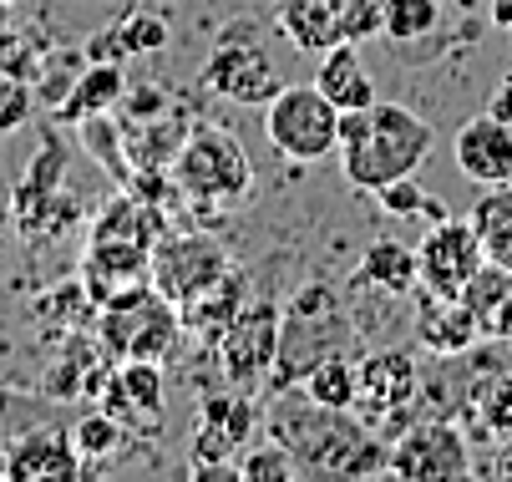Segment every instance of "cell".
Masks as SVG:
<instances>
[{
  "label": "cell",
  "mask_w": 512,
  "mask_h": 482,
  "mask_svg": "<svg viewBox=\"0 0 512 482\" xmlns=\"http://www.w3.org/2000/svg\"><path fill=\"white\" fill-rule=\"evenodd\" d=\"M472 229H477L487 259L512 269V183H497L472 203Z\"/></svg>",
  "instance_id": "cell-22"
},
{
  "label": "cell",
  "mask_w": 512,
  "mask_h": 482,
  "mask_svg": "<svg viewBox=\"0 0 512 482\" xmlns=\"http://www.w3.org/2000/svg\"><path fill=\"white\" fill-rule=\"evenodd\" d=\"M386 31V0H350L345 11V41H371Z\"/></svg>",
  "instance_id": "cell-33"
},
{
  "label": "cell",
  "mask_w": 512,
  "mask_h": 482,
  "mask_svg": "<svg viewBox=\"0 0 512 482\" xmlns=\"http://www.w3.org/2000/svg\"><path fill=\"white\" fill-rule=\"evenodd\" d=\"M487 112H492V117H502V122H512V77H502V87L492 92Z\"/></svg>",
  "instance_id": "cell-36"
},
{
  "label": "cell",
  "mask_w": 512,
  "mask_h": 482,
  "mask_svg": "<svg viewBox=\"0 0 512 482\" xmlns=\"http://www.w3.org/2000/svg\"><path fill=\"white\" fill-rule=\"evenodd\" d=\"M0 6H11V0H0Z\"/></svg>",
  "instance_id": "cell-39"
},
{
  "label": "cell",
  "mask_w": 512,
  "mask_h": 482,
  "mask_svg": "<svg viewBox=\"0 0 512 482\" xmlns=\"http://www.w3.org/2000/svg\"><path fill=\"white\" fill-rule=\"evenodd\" d=\"M224 269H234V259L213 234H173V229L153 244V264H148L153 290L168 295L173 305H183L198 290H208Z\"/></svg>",
  "instance_id": "cell-10"
},
{
  "label": "cell",
  "mask_w": 512,
  "mask_h": 482,
  "mask_svg": "<svg viewBox=\"0 0 512 482\" xmlns=\"http://www.w3.org/2000/svg\"><path fill=\"white\" fill-rule=\"evenodd\" d=\"M36 112V92L21 72H11V66H0V137L6 132H21Z\"/></svg>",
  "instance_id": "cell-29"
},
{
  "label": "cell",
  "mask_w": 512,
  "mask_h": 482,
  "mask_svg": "<svg viewBox=\"0 0 512 482\" xmlns=\"http://www.w3.org/2000/svg\"><path fill=\"white\" fill-rule=\"evenodd\" d=\"M127 102V112L137 117V122H148V117H163L168 112V97H163V87H137L132 97H122Z\"/></svg>",
  "instance_id": "cell-34"
},
{
  "label": "cell",
  "mask_w": 512,
  "mask_h": 482,
  "mask_svg": "<svg viewBox=\"0 0 512 482\" xmlns=\"http://www.w3.org/2000/svg\"><path fill=\"white\" fill-rule=\"evenodd\" d=\"M467 401L477 406V422H482V432H487V437H497V442H507V437H512V371L472 376Z\"/></svg>",
  "instance_id": "cell-23"
},
{
  "label": "cell",
  "mask_w": 512,
  "mask_h": 482,
  "mask_svg": "<svg viewBox=\"0 0 512 482\" xmlns=\"http://www.w3.org/2000/svg\"><path fill=\"white\" fill-rule=\"evenodd\" d=\"M492 21H497L502 31H512V0H492Z\"/></svg>",
  "instance_id": "cell-37"
},
{
  "label": "cell",
  "mask_w": 512,
  "mask_h": 482,
  "mask_svg": "<svg viewBox=\"0 0 512 482\" xmlns=\"http://www.w3.org/2000/svg\"><path fill=\"white\" fill-rule=\"evenodd\" d=\"M300 391L310 396V401H320V406H335V411H355V396H360V376H355V366H350V356H330V361H320L305 381H300Z\"/></svg>",
  "instance_id": "cell-24"
},
{
  "label": "cell",
  "mask_w": 512,
  "mask_h": 482,
  "mask_svg": "<svg viewBox=\"0 0 512 482\" xmlns=\"http://www.w3.org/2000/svg\"><path fill=\"white\" fill-rule=\"evenodd\" d=\"M442 26V6L436 0H386V31L391 41H426Z\"/></svg>",
  "instance_id": "cell-27"
},
{
  "label": "cell",
  "mask_w": 512,
  "mask_h": 482,
  "mask_svg": "<svg viewBox=\"0 0 512 482\" xmlns=\"http://www.w3.org/2000/svg\"><path fill=\"white\" fill-rule=\"evenodd\" d=\"M416 264H421V290L462 295L467 280L487 264V249H482L472 219H436V229L416 249Z\"/></svg>",
  "instance_id": "cell-12"
},
{
  "label": "cell",
  "mask_w": 512,
  "mask_h": 482,
  "mask_svg": "<svg viewBox=\"0 0 512 482\" xmlns=\"http://www.w3.org/2000/svg\"><path fill=\"white\" fill-rule=\"evenodd\" d=\"M173 178L183 188V198L193 203H224V209H234V203L249 198L254 188V168H249V153L244 143L218 127V122H193L183 148L173 158Z\"/></svg>",
  "instance_id": "cell-4"
},
{
  "label": "cell",
  "mask_w": 512,
  "mask_h": 482,
  "mask_svg": "<svg viewBox=\"0 0 512 482\" xmlns=\"http://www.w3.org/2000/svg\"><path fill=\"white\" fill-rule=\"evenodd\" d=\"M345 351H350V315H345V300H340L335 285L310 280L295 300L284 305V315H279V356H274V371H269V381H264V396L300 386L320 361L345 356Z\"/></svg>",
  "instance_id": "cell-3"
},
{
  "label": "cell",
  "mask_w": 512,
  "mask_h": 482,
  "mask_svg": "<svg viewBox=\"0 0 512 482\" xmlns=\"http://www.w3.org/2000/svg\"><path fill=\"white\" fill-rule=\"evenodd\" d=\"M492 472H502V477H512V437L502 442V452H497V462H492Z\"/></svg>",
  "instance_id": "cell-38"
},
{
  "label": "cell",
  "mask_w": 512,
  "mask_h": 482,
  "mask_svg": "<svg viewBox=\"0 0 512 482\" xmlns=\"http://www.w3.org/2000/svg\"><path fill=\"white\" fill-rule=\"evenodd\" d=\"M487 335H502V340H512V295L487 315Z\"/></svg>",
  "instance_id": "cell-35"
},
{
  "label": "cell",
  "mask_w": 512,
  "mask_h": 482,
  "mask_svg": "<svg viewBox=\"0 0 512 482\" xmlns=\"http://www.w3.org/2000/svg\"><path fill=\"white\" fill-rule=\"evenodd\" d=\"M355 285L365 290H381V295H416L421 290V264H416V249L401 244V239H371L355 264Z\"/></svg>",
  "instance_id": "cell-19"
},
{
  "label": "cell",
  "mask_w": 512,
  "mask_h": 482,
  "mask_svg": "<svg viewBox=\"0 0 512 482\" xmlns=\"http://www.w3.org/2000/svg\"><path fill=\"white\" fill-rule=\"evenodd\" d=\"M391 477L406 482H452L472 472V447L467 432L452 417H416L411 427H401L391 437Z\"/></svg>",
  "instance_id": "cell-8"
},
{
  "label": "cell",
  "mask_w": 512,
  "mask_h": 482,
  "mask_svg": "<svg viewBox=\"0 0 512 482\" xmlns=\"http://www.w3.org/2000/svg\"><path fill=\"white\" fill-rule=\"evenodd\" d=\"M71 437H77V452H82V462H87V472L92 467H102V462H112L122 447H127V427L112 417V411H87V417L71 427Z\"/></svg>",
  "instance_id": "cell-25"
},
{
  "label": "cell",
  "mask_w": 512,
  "mask_h": 482,
  "mask_svg": "<svg viewBox=\"0 0 512 482\" xmlns=\"http://www.w3.org/2000/svg\"><path fill=\"white\" fill-rule=\"evenodd\" d=\"M279 305L274 300H249L229 325L224 335L213 340V356H218V371L234 391H264L269 371H274V356H279Z\"/></svg>",
  "instance_id": "cell-9"
},
{
  "label": "cell",
  "mask_w": 512,
  "mask_h": 482,
  "mask_svg": "<svg viewBox=\"0 0 512 482\" xmlns=\"http://www.w3.org/2000/svg\"><path fill=\"white\" fill-rule=\"evenodd\" d=\"M376 198H381V209H386L391 219H416L421 209H431V198L421 193L416 173H411V178H396V183H386V188H376Z\"/></svg>",
  "instance_id": "cell-32"
},
{
  "label": "cell",
  "mask_w": 512,
  "mask_h": 482,
  "mask_svg": "<svg viewBox=\"0 0 512 482\" xmlns=\"http://www.w3.org/2000/svg\"><path fill=\"white\" fill-rule=\"evenodd\" d=\"M315 87H320L340 112H360V107H376V102H381L371 72H365V61H360V51H355V41H340V46L325 51L320 72H315Z\"/></svg>",
  "instance_id": "cell-20"
},
{
  "label": "cell",
  "mask_w": 512,
  "mask_h": 482,
  "mask_svg": "<svg viewBox=\"0 0 512 482\" xmlns=\"http://www.w3.org/2000/svg\"><path fill=\"white\" fill-rule=\"evenodd\" d=\"M487 335L482 315L462 300V295H431V290H416V340L421 351L436 356V361H457L467 356L477 340Z\"/></svg>",
  "instance_id": "cell-15"
},
{
  "label": "cell",
  "mask_w": 512,
  "mask_h": 482,
  "mask_svg": "<svg viewBox=\"0 0 512 482\" xmlns=\"http://www.w3.org/2000/svg\"><path fill=\"white\" fill-rule=\"evenodd\" d=\"M244 305H249V280H244V269H224L208 290H198L193 300L178 305V320H183L188 335H203L208 346H213V340L224 335V325H229Z\"/></svg>",
  "instance_id": "cell-18"
},
{
  "label": "cell",
  "mask_w": 512,
  "mask_h": 482,
  "mask_svg": "<svg viewBox=\"0 0 512 482\" xmlns=\"http://www.w3.org/2000/svg\"><path fill=\"white\" fill-rule=\"evenodd\" d=\"M345 11L350 0H274V21L300 51H330L345 41Z\"/></svg>",
  "instance_id": "cell-17"
},
{
  "label": "cell",
  "mask_w": 512,
  "mask_h": 482,
  "mask_svg": "<svg viewBox=\"0 0 512 482\" xmlns=\"http://www.w3.org/2000/svg\"><path fill=\"white\" fill-rule=\"evenodd\" d=\"M97 325H102L107 356H117V361H168L183 335L178 305L168 295H158L153 285H137V290L107 300Z\"/></svg>",
  "instance_id": "cell-5"
},
{
  "label": "cell",
  "mask_w": 512,
  "mask_h": 482,
  "mask_svg": "<svg viewBox=\"0 0 512 482\" xmlns=\"http://www.w3.org/2000/svg\"><path fill=\"white\" fill-rule=\"evenodd\" d=\"M36 422H46V406L36 396L21 391H0V452H6L21 432H31Z\"/></svg>",
  "instance_id": "cell-30"
},
{
  "label": "cell",
  "mask_w": 512,
  "mask_h": 482,
  "mask_svg": "<svg viewBox=\"0 0 512 482\" xmlns=\"http://www.w3.org/2000/svg\"><path fill=\"white\" fill-rule=\"evenodd\" d=\"M203 87L239 102V107H259V102H269L279 92V72H274L269 51L254 36H244V26H234V31H224V41L208 51Z\"/></svg>",
  "instance_id": "cell-11"
},
{
  "label": "cell",
  "mask_w": 512,
  "mask_h": 482,
  "mask_svg": "<svg viewBox=\"0 0 512 482\" xmlns=\"http://www.w3.org/2000/svg\"><path fill=\"white\" fill-rule=\"evenodd\" d=\"M87 472L82 452H77V437L61 422H36L31 432H21L6 452H0V477L11 482H77Z\"/></svg>",
  "instance_id": "cell-14"
},
{
  "label": "cell",
  "mask_w": 512,
  "mask_h": 482,
  "mask_svg": "<svg viewBox=\"0 0 512 482\" xmlns=\"http://www.w3.org/2000/svg\"><path fill=\"white\" fill-rule=\"evenodd\" d=\"M264 132L289 163H320L340 153V107L320 87H279L264 102Z\"/></svg>",
  "instance_id": "cell-6"
},
{
  "label": "cell",
  "mask_w": 512,
  "mask_h": 482,
  "mask_svg": "<svg viewBox=\"0 0 512 482\" xmlns=\"http://www.w3.org/2000/svg\"><path fill=\"white\" fill-rule=\"evenodd\" d=\"M436 148L431 122H421L401 102H376L360 112H340V168L350 188L376 193L396 178H411Z\"/></svg>",
  "instance_id": "cell-2"
},
{
  "label": "cell",
  "mask_w": 512,
  "mask_h": 482,
  "mask_svg": "<svg viewBox=\"0 0 512 482\" xmlns=\"http://www.w3.org/2000/svg\"><path fill=\"white\" fill-rule=\"evenodd\" d=\"M117 36H122V46H127V56H148V51H163L168 46V21L163 16H148V11H132L122 26H117Z\"/></svg>",
  "instance_id": "cell-31"
},
{
  "label": "cell",
  "mask_w": 512,
  "mask_h": 482,
  "mask_svg": "<svg viewBox=\"0 0 512 482\" xmlns=\"http://www.w3.org/2000/svg\"><path fill=\"white\" fill-rule=\"evenodd\" d=\"M507 295H512V269H507V264H492V259H487V264L472 274V280H467V290H462V300H467V305L482 315V325H487V315H492V310H497Z\"/></svg>",
  "instance_id": "cell-28"
},
{
  "label": "cell",
  "mask_w": 512,
  "mask_h": 482,
  "mask_svg": "<svg viewBox=\"0 0 512 482\" xmlns=\"http://www.w3.org/2000/svg\"><path fill=\"white\" fill-rule=\"evenodd\" d=\"M97 401H102V411H112V417L137 437L163 432V411H168L163 361H117Z\"/></svg>",
  "instance_id": "cell-13"
},
{
  "label": "cell",
  "mask_w": 512,
  "mask_h": 482,
  "mask_svg": "<svg viewBox=\"0 0 512 482\" xmlns=\"http://www.w3.org/2000/svg\"><path fill=\"white\" fill-rule=\"evenodd\" d=\"M452 158H457L462 178H472L477 188L512 183V122H502L492 112L467 117L452 137Z\"/></svg>",
  "instance_id": "cell-16"
},
{
  "label": "cell",
  "mask_w": 512,
  "mask_h": 482,
  "mask_svg": "<svg viewBox=\"0 0 512 482\" xmlns=\"http://www.w3.org/2000/svg\"><path fill=\"white\" fill-rule=\"evenodd\" d=\"M122 97H127L122 66H117V61H92L87 72L66 87L56 117H61V122H87V117H97V112H112Z\"/></svg>",
  "instance_id": "cell-21"
},
{
  "label": "cell",
  "mask_w": 512,
  "mask_h": 482,
  "mask_svg": "<svg viewBox=\"0 0 512 482\" xmlns=\"http://www.w3.org/2000/svg\"><path fill=\"white\" fill-rule=\"evenodd\" d=\"M269 437L279 447L295 452L300 472H320V477H365V472H386L391 462V442L381 432H371L355 411H335L310 401L300 386L274 391L269 396Z\"/></svg>",
  "instance_id": "cell-1"
},
{
  "label": "cell",
  "mask_w": 512,
  "mask_h": 482,
  "mask_svg": "<svg viewBox=\"0 0 512 482\" xmlns=\"http://www.w3.org/2000/svg\"><path fill=\"white\" fill-rule=\"evenodd\" d=\"M289 477H300V462L274 437L269 442H249L239 452V482H289Z\"/></svg>",
  "instance_id": "cell-26"
},
{
  "label": "cell",
  "mask_w": 512,
  "mask_h": 482,
  "mask_svg": "<svg viewBox=\"0 0 512 482\" xmlns=\"http://www.w3.org/2000/svg\"><path fill=\"white\" fill-rule=\"evenodd\" d=\"M360 376V396H355V417L386 432V442L416 422V396H421V366L411 351H376L355 366Z\"/></svg>",
  "instance_id": "cell-7"
}]
</instances>
